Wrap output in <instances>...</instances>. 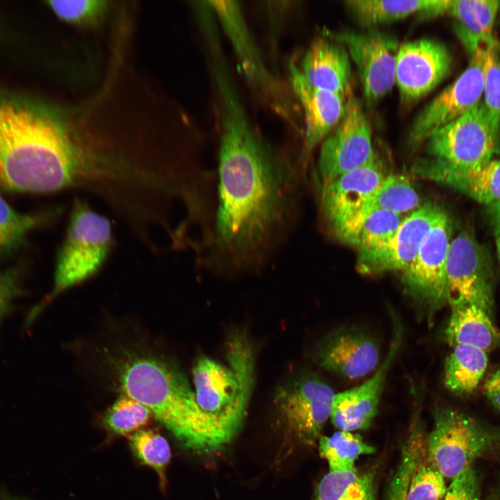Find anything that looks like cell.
Wrapping results in <instances>:
<instances>
[{
  "instance_id": "cell-6",
  "label": "cell",
  "mask_w": 500,
  "mask_h": 500,
  "mask_svg": "<svg viewBox=\"0 0 500 500\" xmlns=\"http://www.w3.org/2000/svg\"><path fill=\"white\" fill-rule=\"evenodd\" d=\"M272 405L283 444L313 446L331 416L335 393L319 376L299 372L275 389Z\"/></svg>"
},
{
  "instance_id": "cell-2",
  "label": "cell",
  "mask_w": 500,
  "mask_h": 500,
  "mask_svg": "<svg viewBox=\"0 0 500 500\" xmlns=\"http://www.w3.org/2000/svg\"><path fill=\"white\" fill-rule=\"evenodd\" d=\"M82 160L81 137L58 108L0 90V187L33 193L74 190Z\"/></svg>"
},
{
  "instance_id": "cell-21",
  "label": "cell",
  "mask_w": 500,
  "mask_h": 500,
  "mask_svg": "<svg viewBox=\"0 0 500 500\" xmlns=\"http://www.w3.org/2000/svg\"><path fill=\"white\" fill-rule=\"evenodd\" d=\"M288 72L290 88L303 113L306 153L321 144L338 124L347 99L309 83L293 62L288 64Z\"/></svg>"
},
{
  "instance_id": "cell-24",
  "label": "cell",
  "mask_w": 500,
  "mask_h": 500,
  "mask_svg": "<svg viewBox=\"0 0 500 500\" xmlns=\"http://www.w3.org/2000/svg\"><path fill=\"white\" fill-rule=\"evenodd\" d=\"M451 0H348L345 7L361 26L369 29L418 14L433 17L447 13Z\"/></svg>"
},
{
  "instance_id": "cell-15",
  "label": "cell",
  "mask_w": 500,
  "mask_h": 500,
  "mask_svg": "<svg viewBox=\"0 0 500 500\" xmlns=\"http://www.w3.org/2000/svg\"><path fill=\"white\" fill-rule=\"evenodd\" d=\"M451 226L444 210L424 238L403 280L410 294L431 315L447 303L445 266L451 242Z\"/></svg>"
},
{
  "instance_id": "cell-36",
  "label": "cell",
  "mask_w": 500,
  "mask_h": 500,
  "mask_svg": "<svg viewBox=\"0 0 500 500\" xmlns=\"http://www.w3.org/2000/svg\"><path fill=\"white\" fill-rule=\"evenodd\" d=\"M447 14L456 19V33L471 55L481 44L488 43L484 39L469 0H451Z\"/></svg>"
},
{
  "instance_id": "cell-41",
  "label": "cell",
  "mask_w": 500,
  "mask_h": 500,
  "mask_svg": "<svg viewBox=\"0 0 500 500\" xmlns=\"http://www.w3.org/2000/svg\"><path fill=\"white\" fill-rule=\"evenodd\" d=\"M496 235L500 234V203L489 206Z\"/></svg>"
},
{
  "instance_id": "cell-44",
  "label": "cell",
  "mask_w": 500,
  "mask_h": 500,
  "mask_svg": "<svg viewBox=\"0 0 500 500\" xmlns=\"http://www.w3.org/2000/svg\"><path fill=\"white\" fill-rule=\"evenodd\" d=\"M499 54H500V43L499 44Z\"/></svg>"
},
{
  "instance_id": "cell-33",
  "label": "cell",
  "mask_w": 500,
  "mask_h": 500,
  "mask_svg": "<svg viewBox=\"0 0 500 500\" xmlns=\"http://www.w3.org/2000/svg\"><path fill=\"white\" fill-rule=\"evenodd\" d=\"M41 222V216L16 211L0 194V255L18 247Z\"/></svg>"
},
{
  "instance_id": "cell-39",
  "label": "cell",
  "mask_w": 500,
  "mask_h": 500,
  "mask_svg": "<svg viewBox=\"0 0 500 500\" xmlns=\"http://www.w3.org/2000/svg\"><path fill=\"white\" fill-rule=\"evenodd\" d=\"M472 12L481 27L485 40L489 42L494 36L492 29L500 8L498 0H469Z\"/></svg>"
},
{
  "instance_id": "cell-12",
  "label": "cell",
  "mask_w": 500,
  "mask_h": 500,
  "mask_svg": "<svg viewBox=\"0 0 500 500\" xmlns=\"http://www.w3.org/2000/svg\"><path fill=\"white\" fill-rule=\"evenodd\" d=\"M375 153L370 122L351 94L340 122L321 143L317 161L321 185L365 165Z\"/></svg>"
},
{
  "instance_id": "cell-3",
  "label": "cell",
  "mask_w": 500,
  "mask_h": 500,
  "mask_svg": "<svg viewBox=\"0 0 500 500\" xmlns=\"http://www.w3.org/2000/svg\"><path fill=\"white\" fill-rule=\"evenodd\" d=\"M226 364L199 356L192 368L194 396L201 421L203 453L228 444L241 429L255 386L256 347L242 328L225 344Z\"/></svg>"
},
{
  "instance_id": "cell-4",
  "label": "cell",
  "mask_w": 500,
  "mask_h": 500,
  "mask_svg": "<svg viewBox=\"0 0 500 500\" xmlns=\"http://www.w3.org/2000/svg\"><path fill=\"white\" fill-rule=\"evenodd\" d=\"M122 389L146 407L185 447L203 452L194 392L176 367L151 356H132L118 368Z\"/></svg>"
},
{
  "instance_id": "cell-32",
  "label": "cell",
  "mask_w": 500,
  "mask_h": 500,
  "mask_svg": "<svg viewBox=\"0 0 500 500\" xmlns=\"http://www.w3.org/2000/svg\"><path fill=\"white\" fill-rule=\"evenodd\" d=\"M152 416L147 407L124 395L117 399L107 411L105 423L112 433L130 436L147 426Z\"/></svg>"
},
{
  "instance_id": "cell-1",
  "label": "cell",
  "mask_w": 500,
  "mask_h": 500,
  "mask_svg": "<svg viewBox=\"0 0 500 500\" xmlns=\"http://www.w3.org/2000/svg\"><path fill=\"white\" fill-rule=\"evenodd\" d=\"M221 131L210 235L198 265L233 275L267 266L294 232L303 177L302 160L280 152L250 122L235 84L217 90Z\"/></svg>"
},
{
  "instance_id": "cell-10",
  "label": "cell",
  "mask_w": 500,
  "mask_h": 500,
  "mask_svg": "<svg viewBox=\"0 0 500 500\" xmlns=\"http://www.w3.org/2000/svg\"><path fill=\"white\" fill-rule=\"evenodd\" d=\"M329 38L341 44L358 72L365 104L376 106L395 84L399 42L392 34L376 29L364 32L326 31Z\"/></svg>"
},
{
  "instance_id": "cell-17",
  "label": "cell",
  "mask_w": 500,
  "mask_h": 500,
  "mask_svg": "<svg viewBox=\"0 0 500 500\" xmlns=\"http://www.w3.org/2000/svg\"><path fill=\"white\" fill-rule=\"evenodd\" d=\"M451 56L442 42L421 38L399 46L395 83L401 102H417L435 89L449 74Z\"/></svg>"
},
{
  "instance_id": "cell-14",
  "label": "cell",
  "mask_w": 500,
  "mask_h": 500,
  "mask_svg": "<svg viewBox=\"0 0 500 500\" xmlns=\"http://www.w3.org/2000/svg\"><path fill=\"white\" fill-rule=\"evenodd\" d=\"M447 302L470 303L492 315L493 293L488 262L472 234L460 233L451 242L445 266Z\"/></svg>"
},
{
  "instance_id": "cell-18",
  "label": "cell",
  "mask_w": 500,
  "mask_h": 500,
  "mask_svg": "<svg viewBox=\"0 0 500 500\" xmlns=\"http://www.w3.org/2000/svg\"><path fill=\"white\" fill-rule=\"evenodd\" d=\"M393 323L390 348L374 375L362 385L335 394L330 418L339 430H365L375 418L386 377L402 341V327L397 320Z\"/></svg>"
},
{
  "instance_id": "cell-7",
  "label": "cell",
  "mask_w": 500,
  "mask_h": 500,
  "mask_svg": "<svg viewBox=\"0 0 500 500\" xmlns=\"http://www.w3.org/2000/svg\"><path fill=\"white\" fill-rule=\"evenodd\" d=\"M385 177L383 162L376 152L365 165L321 185L322 217L343 243L358 247L369 203Z\"/></svg>"
},
{
  "instance_id": "cell-29",
  "label": "cell",
  "mask_w": 500,
  "mask_h": 500,
  "mask_svg": "<svg viewBox=\"0 0 500 500\" xmlns=\"http://www.w3.org/2000/svg\"><path fill=\"white\" fill-rule=\"evenodd\" d=\"M130 447L138 459L157 474L160 490L167 488L166 470L172 453L167 440L154 429H141L128 436Z\"/></svg>"
},
{
  "instance_id": "cell-27",
  "label": "cell",
  "mask_w": 500,
  "mask_h": 500,
  "mask_svg": "<svg viewBox=\"0 0 500 500\" xmlns=\"http://www.w3.org/2000/svg\"><path fill=\"white\" fill-rule=\"evenodd\" d=\"M372 470L329 471L318 483L313 500H376Z\"/></svg>"
},
{
  "instance_id": "cell-13",
  "label": "cell",
  "mask_w": 500,
  "mask_h": 500,
  "mask_svg": "<svg viewBox=\"0 0 500 500\" xmlns=\"http://www.w3.org/2000/svg\"><path fill=\"white\" fill-rule=\"evenodd\" d=\"M206 2L230 40L247 80L268 100L275 110L290 120L293 111L290 101L285 90L265 66L238 2Z\"/></svg>"
},
{
  "instance_id": "cell-38",
  "label": "cell",
  "mask_w": 500,
  "mask_h": 500,
  "mask_svg": "<svg viewBox=\"0 0 500 500\" xmlns=\"http://www.w3.org/2000/svg\"><path fill=\"white\" fill-rule=\"evenodd\" d=\"M17 268L0 273V322L11 310L15 299L22 294Z\"/></svg>"
},
{
  "instance_id": "cell-40",
  "label": "cell",
  "mask_w": 500,
  "mask_h": 500,
  "mask_svg": "<svg viewBox=\"0 0 500 500\" xmlns=\"http://www.w3.org/2000/svg\"><path fill=\"white\" fill-rule=\"evenodd\" d=\"M484 390L491 403L500 410V367L487 380Z\"/></svg>"
},
{
  "instance_id": "cell-28",
  "label": "cell",
  "mask_w": 500,
  "mask_h": 500,
  "mask_svg": "<svg viewBox=\"0 0 500 500\" xmlns=\"http://www.w3.org/2000/svg\"><path fill=\"white\" fill-rule=\"evenodd\" d=\"M375 448L352 432L339 430L331 436H320L319 451L331 472L356 469L355 462L362 455L374 453Z\"/></svg>"
},
{
  "instance_id": "cell-30",
  "label": "cell",
  "mask_w": 500,
  "mask_h": 500,
  "mask_svg": "<svg viewBox=\"0 0 500 500\" xmlns=\"http://www.w3.org/2000/svg\"><path fill=\"white\" fill-rule=\"evenodd\" d=\"M419 201L418 193L406 176L390 174L385 177L374 194L369 206V215L376 210L401 215L415 210Z\"/></svg>"
},
{
  "instance_id": "cell-22",
  "label": "cell",
  "mask_w": 500,
  "mask_h": 500,
  "mask_svg": "<svg viewBox=\"0 0 500 500\" xmlns=\"http://www.w3.org/2000/svg\"><path fill=\"white\" fill-rule=\"evenodd\" d=\"M413 169L420 176L447 185L480 203L490 206L500 203L499 160L454 168L423 158L416 162Z\"/></svg>"
},
{
  "instance_id": "cell-20",
  "label": "cell",
  "mask_w": 500,
  "mask_h": 500,
  "mask_svg": "<svg viewBox=\"0 0 500 500\" xmlns=\"http://www.w3.org/2000/svg\"><path fill=\"white\" fill-rule=\"evenodd\" d=\"M442 209L426 203L403 219L394 237L382 248L358 257L357 268L367 275L404 271L416 256L421 244Z\"/></svg>"
},
{
  "instance_id": "cell-11",
  "label": "cell",
  "mask_w": 500,
  "mask_h": 500,
  "mask_svg": "<svg viewBox=\"0 0 500 500\" xmlns=\"http://www.w3.org/2000/svg\"><path fill=\"white\" fill-rule=\"evenodd\" d=\"M488 44H481L472 54L469 65L463 73L414 117L408 134L411 148L417 149L435 131L462 117L480 102Z\"/></svg>"
},
{
  "instance_id": "cell-23",
  "label": "cell",
  "mask_w": 500,
  "mask_h": 500,
  "mask_svg": "<svg viewBox=\"0 0 500 500\" xmlns=\"http://www.w3.org/2000/svg\"><path fill=\"white\" fill-rule=\"evenodd\" d=\"M350 60L341 44L319 38L307 49L299 67L311 85L347 99L352 94Z\"/></svg>"
},
{
  "instance_id": "cell-34",
  "label": "cell",
  "mask_w": 500,
  "mask_h": 500,
  "mask_svg": "<svg viewBox=\"0 0 500 500\" xmlns=\"http://www.w3.org/2000/svg\"><path fill=\"white\" fill-rule=\"evenodd\" d=\"M47 3L62 20L83 26L97 24L108 6L103 0L48 1Z\"/></svg>"
},
{
  "instance_id": "cell-19",
  "label": "cell",
  "mask_w": 500,
  "mask_h": 500,
  "mask_svg": "<svg viewBox=\"0 0 500 500\" xmlns=\"http://www.w3.org/2000/svg\"><path fill=\"white\" fill-rule=\"evenodd\" d=\"M315 357L322 368L349 379L358 378L376 369L380 359L376 340L355 326L333 330L317 345Z\"/></svg>"
},
{
  "instance_id": "cell-35",
  "label": "cell",
  "mask_w": 500,
  "mask_h": 500,
  "mask_svg": "<svg viewBox=\"0 0 500 500\" xmlns=\"http://www.w3.org/2000/svg\"><path fill=\"white\" fill-rule=\"evenodd\" d=\"M483 103L500 129V57L499 43L493 38L488 44L484 64Z\"/></svg>"
},
{
  "instance_id": "cell-5",
  "label": "cell",
  "mask_w": 500,
  "mask_h": 500,
  "mask_svg": "<svg viewBox=\"0 0 500 500\" xmlns=\"http://www.w3.org/2000/svg\"><path fill=\"white\" fill-rule=\"evenodd\" d=\"M114 244L110 220L76 197L57 253L52 290L30 312L26 324H31L58 294L97 274L108 260Z\"/></svg>"
},
{
  "instance_id": "cell-8",
  "label": "cell",
  "mask_w": 500,
  "mask_h": 500,
  "mask_svg": "<svg viewBox=\"0 0 500 500\" xmlns=\"http://www.w3.org/2000/svg\"><path fill=\"white\" fill-rule=\"evenodd\" d=\"M499 444V432L449 407L435 410L433 427L427 434L431 462L444 478L451 480Z\"/></svg>"
},
{
  "instance_id": "cell-43",
  "label": "cell",
  "mask_w": 500,
  "mask_h": 500,
  "mask_svg": "<svg viewBox=\"0 0 500 500\" xmlns=\"http://www.w3.org/2000/svg\"><path fill=\"white\" fill-rule=\"evenodd\" d=\"M496 235H497V238H496L497 248V251H498V254H499V258L500 260V234H498Z\"/></svg>"
},
{
  "instance_id": "cell-25",
  "label": "cell",
  "mask_w": 500,
  "mask_h": 500,
  "mask_svg": "<svg viewBox=\"0 0 500 500\" xmlns=\"http://www.w3.org/2000/svg\"><path fill=\"white\" fill-rule=\"evenodd\" d=\"M451 308V313L444 331L446 340L451 346L468 345L487 352L500 344V331L486 310L470 303Z\"/></svg>"
},
{
  "instance_id": "cell-9",
  "label": "cell",
  "mask_w": 500,
  "mask_h": 500,
  "mask_svg": "<svg viewBox=\"0 0 500 500\" xmlns=\"http://www.w3.org/2000/svg\"><path fill=\"white\" fill-rule=\"evenodd\" d=\"M500 129L483 102L431 135L425 142L429 158L449 167L485 163L499 150Z\"/></svg>"
},
{
  "instance_id": "cell-37",
  "label": "cell",
  "mask_w": 500,
  "mask_h": 500,
  "mask_svg": "<svg viewBox=\"0 0 500 500\" xmlns=\"http://www.w3.org/2000/svg\"><path fill=\"white\" fill-rule=\"evenodd\" d=\"M479 496L478 478L471 466L452 480L442 500H478Z\"/></svg>"
},
{
  "instance_id": "cell-31",
  "label": "cell",
  "mask_w": 500,
  "mask_h": 500,
  "mask_svg": "<svg viewBox=\"0 0 500 500\" xmlns=\"http://www.w3.org/2000/svg\"><path fill=\"white\" fill-rule=\"evenodd\" d=\"M403 219L401 215L386 210L371 212L362 227L358 257L370 254L385 245L394 237Z\"/></svg>"
},
{
  "instance_id": "cell-26",
  "label": "cell",
  "mask_w": 500,
  "mask_h": 500,
  "mask_svg": "<svg viewBox=\"0 0 500 500\" xmlns=\"http://www.w3.org/2000/svg\"><path fill=\"white\" fill-rule=\"evenodd\" d=\"M488 364L487 352L472 346L456 345L444 364V384L456 394L474 392Z\"/></svg>"
},
{
  "instance_id": "cell-16",
  "label": "cell",
  "mask_w": 500,
  "mask_h": 500,
  "mask_svg": "<svg viewBox=\"0 0 500 500\" xmlns=\"http://www.w3.org/2000/svg\"><path fill=\"white\" fill-rule=\"evenodd\" d=\"M447 489L444 478L430 460L427 434L416 415L390 482L387 500H442Z\"/></svg>"
},
{
  "instance_id": "cell-42",
  "label": "cell",
  "mask_w": 500,
  "mask_h": 500,
  "mask_svg": "<svg viewBox=\"0 0 500 500\" xmlns=\"http://www.w3.org/2000/svg\"><path fill=\"white\" fill-rule=\"evenodd\" d=\"M0 500H29L27 497L12 494L5 488H0Z\"/></svg>"
}]
</instances>
